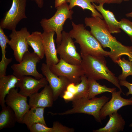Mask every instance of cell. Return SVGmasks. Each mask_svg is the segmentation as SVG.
I'll list each match as a JSON object with an SVG mask.
<instances>
[{
    "mask_svg": "<svg viewBox=\"0 0 132 132\" xmlns=\"http://www.w3.org/2000/svg\"><path fill=\"white\" fill-rule=\"evenodd\" d=\"M85 27L90 29V31L103 48L110 49L109 56L116 63L123 55H132V46L124 45L118 41L111 34L104 20L98 16L86 17L84 19Z\"/></svg>",
    "mask_w": 132,
    "mask_h": 132,
    "instance_id": "obj_1",
    "label": "cell"
},
{
    "mask_svg": "<svg viewBox=\"0 0 132 132\" xmlns=\"http://www.w3.org/2000/svg\"><path fill=\"white\" fill-rule=\"evenodd\" d=\"M82 59L80 65L88 78L96 80L105 79L122 90L118 77L106 66L104 57H95L80 54Z\"/></svg>",
    "mask_w": 132,
    "mask_h": 132,
    "instance_id": "obj_2",
    "label": "cell"
},
{
    "mask_svg": "<svg viewBox=\"0 0 132 132\" xmlns=\"http://www.w3.org/2000/svg\"><path fill=\"white\" fill-rule=\"evenodd\" d=\"M72 29L69 34L75 42L79 45L80 54L89 55L95 57L107 56L109 52L104 50L101 44L86 29L83 24H76L72 21Z\"/></svg>",
    "mask_w": 132,
    "mask_h": 132,
    "instance_id": "obj_3",
    "label": "cell"
},
{
    "mask_svg": "<svg viewBox=\"0 0 132 132\" xmlns=\"http://www.w3.org/2000/svg\"><path fill=\"white\" fill-rule=\"evenodd\" d=\"M110 98L105 96L89 99L82 98L72 101V108L64 112L60 113H48L52 115L83 113L92 116L98 122L102 123V120L99 117L100 111Z\"/></svg>",
    "mask_w": 132,
    "mask_h": 132,
    "instance_id": "obj_4",
    "label": "cell"
},
{
    "mask_svg": "<svg viewBox=\"0 0 132 132\" xmlns=\"http://www.w3.org/2000/svg\"><path fill=\"white\" fill-rule=\"evenodd\" d=\"M57 11L54 15L49 19L43 18L40 22L44 31H54L56 33V43L57 45L61 43L63 25L68 19L72 20L74 12L68 8L65 3L56 8Z\"/></svg>",
    "mask_w": 132,
    "mask_h": 132,
    "instance_id": "obj_5",
    "label": "cell"
},
{
    "mask_svg": "<svg viewBox=\"0 0 132 132\" xmlns=\"http://www.w3.org/2000/svg\"><path fill=\"white\" fill-rule=\"evenodd\" d=\"M40 57L34 52H26L23 55L21 62L14 64L11 66L13 74L17 78L25 76H32L39 79L43 78V75L37 71L36 65L40 62Z\"/></svg>",
    "mask_w": 132,
    "mask_h": 132,
    "instance_id": "obj_6",
    "label": "cell"
},
{
    "mask_svg": "<svg viewBox=\"0 0 132 132\" xmlns=\"http://www.w3.org/2000/svg\"><path fill=\"white\" fill-rule=\"evenodd\" d=\"M27 0H12L11 6L1 21L0 27L12 31L22 19L27 18L25 14Z\"/></svg>",
    "mask_w": 132,
    "mask_h": 132,
    "instance_id": "obj_7",
    "label": "cell"
},
{
    "mask_svg": "<svg viewBox=\"0 0 132 132\" xmlns=\"http://www.w3.org/2000/svg\"><path fill=\"white\" fill-rule=\"evenodd\" d=\"M56 50L60 58L65 61L71 64L80 65L82 61L81 55L77 52L69 33L63 31L61 42L57 45Z\"/></svg>",
    "mask_w": 132,
    "mask_h": 132,
    "instance_id": "obj_8",
    "label": "cell"
},
{
    "mask_svg": "<svg viewBox=\"0 0 132 132\" xmlns=\"http://www.w3.org/2000/svg\"><path fill=\"white\" fill-rule=\"evenodd\" d=\"M27 28L24 27L18 31H12L9 35L11 39L8 44L13 52V55L16 61L20 62L24 54L29 52L27 42L28 37L30 35Z\"/></svg>",
    "mask_w": 132,
    "mask_h": 132,
    "instance_id": "obj_9",
    "label": "cell"
},
{
    "mask_svg": "<svg viewBox=\"0 0 132 132\" xmlns=\"http://www.w3.org/2000/svg\"><path fill=\"white\" fill-rule=\"evenodd\" d=\"M49 66L51 70L56 75L65 76L71 83L76 85L80 83L81 77L85 75L80 65L71 64L61 58L57 64Z\"/></svg>",
    "mask_w": 132,
    "mask_h": 132,
    "instance_id": "obj_10",
    "label": "cell"
},
{
    "mask_svg": "<svg viewBox=\"0 0 132 132\" xmlns=\"http://www.w3.org/2000/svg\"><path fill=\"white\" fill-rule=\"evenodd\" d=\"M27 97L18 92L17 88L11 89L5 99V103L13 110L17 122L22 123V118L30 108L27 102Z\"/></svg>",
    "mask_w": 132,
    "mask_h": 132,
    "instance_id": "obj_11",
    "label": "cell"
},
{
    "mask_svg": "<svg viewBox=\"0 0 132 132\" xmlns=\"http://www.w3.org/2000/svg\"><path fill=\"white\" fill-rule=\"evenodd\" d=\"M41 70L45 77L53 92L54 101L61 96L71 83L69 79L63 76H57L51 70L50 66L46 63L42 64Z\"/></svg>",
    "mask_w": 132,
    "mask_h": 132,
    "instance_id": "obj_12",
    "label": "cell"
},
{
    "mask_svg": "<svg viewBox=\"0 0 132 132\" xmlns=\"http://www.w3.org/2000/svg\"><path fill=\"white\" fill-rule=\"evenodd\" d=\"M19 79L16 87L19 88V92L20 94L27 97L38 92L40 89L44 87L48 83L45 77L38 79L25 76Z\"/></svg>",
    "mask_w": 132,
    "mask_h": 132,
    "instance_id": "obj_13",
    "label": "cell"
},
{
    "mask_svg": "<svg viewBox=\"0 0 132 132\" xmlns=\"http://www.w3.org/2000/svg\"><path fill=\"white\" fill-rule=\"evenodd\" d=\"M122 90L116 91L112 94L111 99L107 102L101 109L99 113V117L101 120L105 119L107 116L117 112L122 107L132 105V99H125L121 96Z\"/></svg>",
    "mask_w": 132,
    "mask_h": 132,
    "instance_id": "obj_14",
    "label": "cell"
},
{
    "mask_svg": "<svg viewBox=\"0 0 132 132\" xmlns=\"http://www.w3.org/2000/svg\"><path fill=\"white\" fill-rule=\"evenodd\" d=\"M29 104L30 108L33 107H51L54 100L52 89L48 85L39 93L32 95L29 97Z\"/></svg>",
    "mask_w": 132,
    "mask_h": 132,
    "instance_id": "obj_15",
    "label": "cell"
},
{
    "mask_svg": "<svg viewBox=\"0 0 132 132\" xmlns=\"http://www.w3.org/2000/svg\"><path fill=\"white\" fill-rule=\"evenodd\" d=\"M54 31H44L42 33L46 64L49 66L57 64L59 59L55 44Z\"/></svg>",
    "mask_w": 132,
    "mask_h": 132,
    "instance_id": "obj_16",
    "label": "cell"
},
{
    "mask_svg": "<svg viewBox=\"0 0 132 132\" xmlns=\"http://www.w3.org/2000/svg\"><path fill=\"white\" fill-rule=\"evenodd\" d=\"M44 109L42 107L30 108L23 116L22 123L25 124L29 130L32 125L37 123L47 126L44 116Z\"/></svg>",
    "mask_w": 132,
    "mask_h": 132,
    "instance_id": "obj_17",
    "label": "cell"
},
{
    "mask_svg": "<svg viewBox=\"0 0 132 132\" xmlns=\"http://www.w3.org/2000/svg\"><path fill=\"white\" fill-rule=\"evenodd\" d=\"M19 79L13 74L0 77V104L2 108L6 106V95L11 89L16 87Z\"/></svg>",
    "mask_w": 132,
    "mask_h": 132,
    "instance_id": "obj_18",
    "label": "cell"
},
{
    "mask_svg": "<svg viewBox=\"0 0 132 132\" xmlns=\"http://www.w3.org/2000/svg\"><path fill=\"white\" fill-rule=\"evenodd\" d=\"M109 116V120L104 127L93 130V131L94 132H118L123 131L126 123L121 116L116 112Z\"/></svg>",
    "mask_w": 132,
    "mask_h": 132,
    "instance_id": "obj_19",
    "label": "cell"
},
{
    "mask_svg": "<svg viewBox=\"0 0 132 132\" xmlns=\"http://www.w3.org/2000/svg\"><path fill=\"white\" fill-rule=\"evenodd\" d=\"M92 4L102 15L111 33H117L121 32L119 22L117 20L112 12L104 8V4H100L98 5H96L94 2L92 3Z\"/></svg>",
    "mask_w": 132,
    "mask_h": 132,
    "instance_id": "obj_20",
    "label": "cell"
},
{
    "mask_svg": "<svg viewBox=\"0 0 132 132\" xmlns=\"http://www.w3.org/2000/svg\"><path fill=\"white\" fill-rule=\"evenodd\" d=\"M27 42L29 45L33 49V52L41 59H43L45 54L42 33L38 31L32 32L28 37Z\"/></svg>",
    "mask_w": 132,
    "mask_h": 132,
    "instance_id": "obj_21",
    "label": "cell"
},
{
    "mask_svg": "<svg viewBox=\"0 0 132 132\" xmlns=\"http://www.w3.org/2000/svg\"><path fill=\"white\" fill-rule=\"evenodd\" d=\"M2 108L0 112V130L13 127L17 122L14 111L7 105Z\"/></svg>",
    "mask_w": 132,
    "mask_h": 132,
    "instance_id": "obj_22",
    "label": "cell"
},
{
    "mask_svg": "<svg viewBox=\"0 0 132 132\" xmlns=\"http://www.w3.org/2000/svg\"><path fill=\"white\" fill-rule=\"evenodd\" d=\"M10 40L4 33V31L0 32V45L2 53V58L0 62V77L6 75V71L8 65L12 61V58L6 57L7 45Z\"/></svg>",
    "mask_w": 132,
    "mask_h": 132,
    "instance_id": "obj_23",
    "label": "cell"
},
{
    "mask_svg": "<svg viewBox=\"0 0 132 132\" xmlns=\"http://www.w3.org/2000/svg\"><path fill=\"white\" fill-rule=\"evenodd\" d=\"M96 0H67L66 2L69 3L68 8L70 10L75 6H78L83 10H88L91 12L92 17L98 16L103 19L101 14L95 8L91 3L95 2Z\"/></svg>",
    "mask_w": 132,
    "mask_h": 132,
    "instance_id": "obj_24",
    "label": "cell"
},
{
    "mask_svg": "<svg viewBox=\"0 0 132 132\" xmlns=\"http://www.w3.org/2000/svg\"><path fill=\"white\" fill-rule=\"evenodd\" d=\"M88 80L89 85L88 99L93 98L96 95L104 92L112 93L116 91L115 88H109L105 85H100L96 80L93 79L88 78Z\"/></svg>",
    "mask_w": 132,
    "mask_h": 132,
    "instance_id": "obj_25",
    "label": "cell"
},
{
    "mask_svg": "<svg viewBox=\"0 0 132 132\" xmlns=\"http://www.w3.org/2000/svg\"><path fill=\"white\" fill-rule=\"evenodd\" d=\"M81 80L80 83L77 85V92L73 101L82 98H88L89 91L88 78L84 75L81 77Z\"/></svg>",
    "mask_w": 132,
    "mask_h": 132,
    "instance_id": "obj_26",
    "label": "cell"
},
{
    "mask_svg": "<svg viewBox=\"0 0 132 132\" xmlns=\"http://www.w3.org/2000/svg\"><path fill=\"white\" fill-rule=\"evenodd\" d=\"M122 68V72L118 78L120 80H125L128 76H132V62L126 60L124 57L120 58L116 62Z\"/></svg>",
    "mask_w": 132,
    "mask_h": 132,
    "instance_id": "obj_27",
    "label": "cell"
},
{
    "mask_svg": "<svg viewBox=\"0 0 132 132\" xmlns=\"http://www.w3.org/2000/svg\"><path fill=\"white\" fill-rule=\"evenodd\" d=\"M119 26L129 36L132 43V22L126 18H122L119 21Z\"/></svg>",
    "mask_w": 132,
    "mask_h": 132,
    "instance_id": "obj_28",
    "label": "cell"
},
{
    "mask_svg": "<svg viewBox=\"0 0 132 132\" xmlns=\"http://www.w3.org/2000/svg\"><path fill=\"white\" fill-rule=\"evenodd\" d=\"M31 132H55L54 128L48 127L42 124L37 123L33 124L29 130Z\"/></svg>",
    "mask_w": 132,
    "mask_h": 132,
    "instance_id": "obj_29",
    "label": "cell"
},
{
    "mask_svg": "<svg viewBox=\"0 0 132 132\" xmlns=\"http://www.w3.org/2000/svg\"><path fill=\"white\" fill-rule=\"evenodd\" d=\"M75 94L66 90L61 96L62 97L66 102L72 101L73 99Z\"/></svg>",
    "mask_w": 132,
    "mask_h": 132,
    "instance_id": "obj_30",
    "label": "cell"
},
{
    "mask_svg": "<svg viewBox=\"0 0 132 132\" xmlns=\"http://www.w3.org/2000/svg\"><path fill=\"white\" fill-rule=\"evenodd\" d=\"M119 84L121 86H123L127 87L129 91L126 93V95L128 96L130 94L132 95V83H130L125 80H120ZM132 99V97L131 98Z\"/></svg>",
    "mask_w": 132,
    "mask_h": 132,
    "instance_id": "obj_31",
    "label": "cell"
},
{
    "mask_svg": "<svg viewBox=\"0 0 132 132\" xmlns=\"http://www.w3.org/2000/svg\"><path fill=\"white\" fill-rule=\"evenodd\" d=\"M123 0H96V3L98 4H117L121 3Z\"/></svg>",
    "mask_w": 132,
    "mask_h": 132,
    "instance_id": "obj_32",
    "label": "cell"
},
{
    "mask_svg": "<svg viewBox=\"0 0 132 132\" xmlns=\"http://www.w3.org/2000/svg\"><path fill=\"white\" fill-rule=\"evenodd\" d=\"M66 90L74 94L75 95L77 92V85L74 83H71L67 86Z\"/></svg>",
    "mask_w": 132,
    "mask_h": 132,
    "instance_id": "obj_33",
    "label": "cell"
},
{
    "mask_svg": "<svg viewBox=\"0 0 132 132\" xmlns=\"http://www.w3.org/2000/svg\"><path fill=\"white\" fill-rule=\"evenodd\" d=\"M67 0H55V6L57 8L62 4L66 2Z\"/></svg>",
    "mask_w": 132,
    "mask_h": 132,
    "instance_id": "obj_34",
    "label": "cell"
},
{
    "mask_svg": "<svg viewBox=\"0 0 132 132\" xmlns=\"http://www.w3.org/2000/svg\"><path fill=\"white\" fill-rule=\"evenodd\" d=\"M35 2L38 7L40 8H42L44 4V0H31Z\"/></svg>",
    "mask_w": 132,
    "mask_h": 132,
    "instance_id": "obj_35",
    "label": "cell"
},
{
    "mask_svg": "<svg viewBox=\"0 0 132 132\" xmlns=\"http://www.w3.org/2000/svg\"><path fill=\"white\" fill-rule=\"evenodd\" d=\"M125 15L127 17L132 18V11L130 13L126 14Z\"/></svg>",
    "mask_w": 132,
    "mask_h": 132,
    "instance_id": "obj_36",
    "label": "cell"
},
{
    "mask_svg": "<svg viewBox=\"0 0 132 132\" xmlns=\"http://www.w3.org/2000/svg\"><path fill=\"white\" fill-rule=\"evenodd\" d=\"M129 61L132 62V55L130 57H129Z\"/></svg>",
    "mask_w": 132,
    "mask_h": 132,
    "instance_id": "obj_37",
    "label": "cell"
},
{
    "mask_svg": "<svg viewBox=\"0 0 132 132\" xmlns=\"http://www.w3.org/2000/svg\"><path fill=\"white\" fill-rule=\"evenodd\" d=\"M129 126L131 128H132V123H131L129 125Z\"/></svg>",
    "mask_w": 132,
    "mask_h": 132,
    "instance_id": "obj_38",
    "label": "cell"
},
{
    "mask_svg": "<svg viewBox=\"0 0 132 132\" xmlns=\"http://www.w3.org/2000/svg\"><path fill=\"white\" fill-rule=\"evenodd\" d=\"M123 0L124 1H130L131 0Z\"/></svg>",
    "mask_w": 132,
    "mask_h": 132,
    "instance_id": "obj_39",
    "label": "cell"
}]
</instances>
